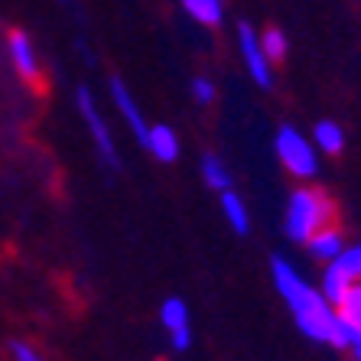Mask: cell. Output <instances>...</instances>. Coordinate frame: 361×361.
Segmentation results:
<instances>
[{
	"label": "cell",
	"mask_w": 361,
	"mask_h": 361,
	"mask_svg": "<svg viewBox=\"0 0 361 361\" xmlns=\"http://www.w3.org/2000/svg\"><path fill=\"white\" fill-rule=\"evenodd\" d=\"M270 280H274V290L280 293V300L286 302V310L293 316L296 329L310 342H319V345H338V310L332 302L326 300V293L319 290V283H310L302 277L300 270L293 264L274 254L270 257Z\"/></svg>",
	"instance_id": "1"
},
{
	"label": "cell",
	"mask_w": 361,
	"mask_h": 361,
	"mask_svg": "<svg viewBox=\"0 0 361 361\" xmlns=\"http://www.w3.org/2000/svg\"><path fill=\"white\" fill-rule=\"evenodd\" d=\"M338 205L336 199L319 189V185H296L293 192L286 195L283 209V235L293 244H306L316 231H322L326 225H336Z\"/></svg>",
	"instance_id": "2"
},
{
	"label": "cell",
	"mask_w": 361,
	"mask_h": 361,
	"mask_svg": "<svg viewBox=\"0 0 361 361\" xmlns=\"http://www.w3.org/2000/svg\"><path fill=\"white\" fill-rule=\"evenodd\" d=\"M274 153H277L283 173L296 183H312L319 176V150H316L312 137H306L300 127L280 124L277 134H274Z\"/></svg>",
	"instance_id": "3"
},
{
	"label": "cell",
	"mask_w": 361,
	"mask_h": 361,
	"mask_svg": "<svg viewBox=\"0 0 361 361\" xmlns=\"http://www.w3.org/2000/svg\"><path fill=\"white\" fill-rule=\"evenodd\" d=\"M75 108H78L82 124L88 127V137H92V143H94L98 160L108 169H121L118 143H114V134H111L108 121H104V114H101V108H98V98H94V92L88 85H78L75 88Z\"/></svg>",
	"instance_id": "4"
},
{
	"label": "cell",
	"mask_w": 361,
	"mask_h": 361,
	"mask_svg": "<svg viewBox=\"0 0 361 361\" xmlns=\"http://www.w3.org/2000/svg\"><path fill=\"white\" fill-rule=\"evenodd\" d=\"M238 56H241L244 72L251 75V82L270 92L274 88V62L267 59V52L261 46V33L251 23H238Z\"/></svg>",
	"instance_id": "5"
},
{
	"label": "cell",
	"mask_w": 361,
	"mask_h": 361,
	"mask_svg": "<svg viewBox=\"0 0 361 361\" xmlns=\"http://www.w3.org/2000/svg\"><path fill=\"white\" fill-rule=\"evenodd\" d=\"M7 56H10V62H13V68H17V75L23 78V85L42 88V62H39V56H36V46L26 30L13 26L7 33Z\"/></svg>",
	"instance_id": "6"
},
{
	"label": "cell",
	"mask_w": 361,
	"mask_h": 361,
	"mask_svg": "<svg viewBox=\"0 0 361 361\" xmlns=\"http://www.w3.org/2000/svg\"><path fill=\"white\" fill-rule=\"evenodd\" d=\"M160 322L169 332V345L176 352H189L192 348V319H189V306L183 296H169L160 306Z\"/></svg>",
	"instance_id": "7"
},
{
	"label": "cell",
	"mask_w": 361,
	"mask_h": 361,
	"mask_svg": "<svg viewBox=\"0 0 361 361\" xmlns=\"http://www.w3.org/2000/svg\"><path fill=\"white\" fill-rule=\"evenodd\" d=\"M108 94H111V104L118 108V114L127 121V127H130V134L137 137V143L143 147V140H147V130H150V124H147V118H143L140 104H137V98L130 94V88H127L124 78H111L108 85Z\"/></svg>",
	"instance_id": "8"
},
{
	"label": "cell",
	"mask_w": 361,
	"mask_h": 361,
	"mask_svg": "<svg viewBox=\"0 0 361 361\" xmlns=\"http://www.w3.org/2000/svg\"><path fill=\"white\" fill-rule=\"evenodd\" d=\"M143 150L160 163H176L179 153H183V143H179V134L169 124H150L147 140H143Z\"/></svg>",
	"instance_id": "9"
},
{
	"label": "cell",
	"mask_w": 361,
	"mask_h": 361,
	"mask_svg": "<svg viewBox=\"0 0 361 361\" xmlns=\"http://www.w3.org/2000/svg\"><path fill=\"white\" fill-rule=\"evenodd\" d=\"M345 244H348L345 241V231L338 228V221H336V225H326L322 231H316V235L302 244V247L310 251V257L316 264H332L338 254L345 251Z\"/></svg>",
	"instance_id": "10"
},
{
	"label": "cell",
	"mask_w": 361,
	"mask_h": 361,
	"mask_svg": "<svg viewBox=\"0 0 361 361\" xmlns=\"http://www.w3.org/2000/svg\"><path fill=\"white\" fill-rule=\"evenodd\" d=\"M310 137H312V143H316L319 157H342L345 143H348L345 127L338 124V121H332V118L316 121V124H312V130H310Z\"/></svg>",
	"instance_id": "11"
},
{
	"label": "cell",
	"mask_w": 361,
	"mask_h": 361,
	"mask_svg": "<svg viewBox=\"0 0 361 361\" xmlns=\"http://www.w3.org/2000/svg\"><path fill=\"white\" fill-rule=\"evenodd\" d=\"M219 205H221V215H225L228 228L235 231V235H251V212H247V202L235 192V189H225L219 192Z\"/></svg>",
	"instance_id": "12"
},
{
	"label": "cell",
	"mask_w": 361,
	"mask_h": 361,
	"mask_svg": "<svg viewBox=\"0 0 361 361\" xmlns=\"http://www.w3.org/2000/svg\"><path fill=\"white\" fill-rule=\"evenodd\" d=\"M199 176L202 183L209 185L212 192H225V189H235V176H231V169L225 166L219 153H202L199 157Z\"/></svg>",
	"instance_id": "13"
},
{
	"label": "cell",
	"mask_w": 361,
	"mask_h": 361,
	"mask_svg": "<svg viewBox=\"0 0 361 361\" xmlns=\"http://www.w3.org/2000/svg\"><path fill=\"white\" fill-rule=\"evenodd\" d=\"M183 10H185V17L195 20L205 30H215L225 20V4L221 0H183Z\"/></svg>",
	"instance_id": "14"
},
{
	"label": "cell",
	"mask_w": 361,
	"mask_h": 361,
	"mask_svg": "<svg viewBox=\"0 0 361 361\" xmlns=\"http://www.w3.org/2000/svg\"><path fill=\"white\" fill-rule=\"evenodd\" d=\"M355 280L345 274L338 264H322V277H319V290L326 293V300L332 302V306H338L342 302V296L348 293V286H352Z\"/></svg>",
	"instance_id": "15"
},
{
	"label": "cell",
	"mask_w": 361,
	"mask_h": 361,
	"mask_svg": "<svg viewBox=\"0 0 361 361\" xmlns=\"http://www.w3.org/2000/svg\"><path fill=\"white\" fill-rule=\"evenodd\" d=\"M261 46H264V52H267V59L274 62V66L286 62V56H290V39H286V33L280 30V26H267V30H264Z\"/></svg>",
	"instance_id": "16"
},
{
	"label": "cell",
	"mask_w": 361,
	"mask_h": 361,
	"mask_svg": "<svg viewBox=\"0 0 361 361\" xmlns=\"http://www.w3.org/2000/svg\"><path fill=\"white\" fill-rule=\"evenodd\" d=\"M336 310L342 319H348L355 329H361V280H355V283L348 286V293L342 296V302H338Z\"/></svg>",
	"instance_id": "17"
},
{
	"label": "cell",
	"mask_w": 361,
	"mask_h": 361,
	"mask_svg": "<svg viewBox=\"0 0 361 361\" xmlns=\"http://www.w3.org/2000/svg\"><path fill=\"white\" fill-rule=\"evenodd\" d=\"M189 94H192V101L199 108H212L215 98H219V88H215V82L209 75H195L192 85H189Z\"/></svg>",
	"instance_id": "18"
},
{
	"label": "cell",
	"mask_w": 361,
	"mask_h": 361,
	"mask_svg": "<svg viewBox=\"0 0 361 361\" xmlns=\"http://www.w3.org/2000/svg\"><path fill=\"white\" fill-rule=\"evenodd\" d=\"M332 264H338V267H342L352 280H361V241L345 244V251L338 254V257H336Z\"/></svg>",
	"instance_id": "19"
},
{
	"label": "cell",
	"mask_w": 361,
	"mask_h": 361,
	"mask_svg": "<svg viewBox=\"0 0 361 361\" xmlns=\"http://www.w3.org/2000/svg\"><path fill=\"white\" fill-rule=\"evenodd\" d=\"M7 352H10V361H46V358H42V355L33 348V345L23 342V338H13Z\"/></svg>",
	"instance_id": "20"
},
{
	"label": "cell",
	"mask_w": 361,
	"mask_h": 361,
	"mask_svg": "<svg viewBox=\"0 0 361 361\" xmlns=\"http://www.w3.org/2000/svg\"><path fill=\"white\" fill-rule=\"evenodd\" d=\"M348 355H352V361H361V332L355 336V342L348 345Z\"/></svg>",
	"instance_id": "21"
}]
</instances>
